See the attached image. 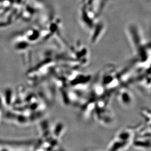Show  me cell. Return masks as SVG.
Returning a JSON list of instances; mask_svg holds the SVG:
<instances>
[{"label": "cell", "instance_id": "obj_1", "mask_svg": "<svg viewBox=\"0 0 151 151\" xmlns=\"http://www.w3.org/2000/svg\"><path fill=\"white\" fill-rule=\"evenodd\" d=\"M132 145L134 148L142 151H150L151 149L150 137H148L136 136L134 138Z\"/></svg>", "mask_w": 151, "mask_h": 151}, {"label": "cell", "instance_id": "obj_2", "mask_svg": "<svg viewBox=\"0 0 151 151\" xmlns=\"http://www.w3.org/2000/svg\"><path fill=\"white\" fill-rule=\"evenodd\" d=\"M66 130V125L63 122H58L55 127L54 134L57 139L62 138V136L64 134Z\"/></svg>", "mask_w": 151, "mask_h": 151}, {"label": "cell", "instance_id": "obj_3", "mask_svg": "<svg viewBox=\"0 0 151 151\" xmlns=\"http://www.w3.org/2000/svg\"><path fill=\"white\" fill-rule=\"evenodd\" d=\"M96 151V150H93V151Z\"/></svg>", "mask_w": 151, "mask_h": 151}, {"label": "cell", "instance_id": "obj_4", "mask_svg": "<svg viewBox=\"0 0 151 151\" xmlns=\"http://www.w3.org/2000/svg\"><path fill=\"white\" fill-rule=\"evenodd\" d=\"M127 151V150H125V151Z\"/></svg>", "mask_w": 151, "mask_h": 151}]
</instances>
